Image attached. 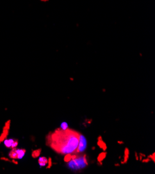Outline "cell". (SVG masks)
Segmentation results:
<instances>
[{"instance_id": "obj_1", "label": "cell", "mask_w": 155, "mask_h": 174, "mask_svg": "<svg viewBox=\"0 0 155 174\" xmlns=\"http://www.w3.org/2000/svg\"><path fill=\"white\" fill-rule=\"evenodd\" d=\"M79 134L72 130H58L51 135V148L64 155H72L77 151Z\"/></svg>"}, {"instance_id": "obj_2", "label": "cell", "mask_w": 155, "mask_h": 174, "mask_svg": "<svg viewBox=\"0 0 155 174\" xmlns=\"http://www.w3.org/2000/svg\"><path fill=\"white\" fill-rule=\"evenodd\" d=\"M68 162V167L73 171L82 169L85 168L88 165L85 156L77 157L76 155H72L70 160Z\"/></svg>"}, {"instance_id": "obj_3", "label": "cell", "mask_w": 155, "mask_h": 174, "mask_svg": "<svg viewBox=\"0 0 155 174\" xmlns=\"http://www.w3.org/2000/svg\"><path fill=\"white\" fill-rule=\"evenodd\" d=\"M87 147V142L86 139L82 135L79 134V144L77 149V153H82L83 152Z\"/></svg>"}, {"instance_id": "obj_4", "label": "cell", "mask_w": 155, "mask_h": 174, "mask_svg": "<svg viewBox=\"0 0 155 174\" xmlns=\"http://www.w3.org/2000/svg\"><path fill=\"white\" fill-rule=\"evenodd\" d=\"M4 144L8 148H14L17 145H18V141L14 140V139H6L4 141Z\"/></svg>"}, {"instance_id": "obj_5", "label": "cell", "mask_w": 155, "mask_h": 174, "mask_svg": "<svg viewBox=\"0 0 155 174\" xmlns=\"http://www.w3.org/2000/svg\"><path fill=\"white\" fill-rule=\"evenodd\" d=\"M38 162H39V165H40L41 166H46L47 164L49 162L48 159L45 158V157H41V158H40Z\"/></svg>"}, {"instance_id": "obj_6", "label": "cell", "mask_w": 155, "mask_h": 174, "mask_svg": "<svg viewBox=\"0 0 155 174\" xmlns=\"http://www.w3.org/2000/svg\"><path fill=\"white\" fill-rule=\"evenodd\" d=\"M17 155H18V159L23 158L24 154H25V151L23 150V149H16Z\"/></svg>"}, {"instance_id": "obj_7", "label": "cell", "mask_w": 155, "mask_h": 174, "mask_svg": "<svg viewBox=\"0 0 155 174\" xmlns=\"http://www.w3.org/2000/svg\"><path fill=\"white\" fill-rule=\"evenodd\" d=\"M68 126L67 123L65 122H63V123L61 124V130H63V131H65V130H68Z\"/></svg>"}]
</instances>
